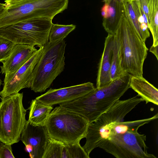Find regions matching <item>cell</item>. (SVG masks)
I'll list each match as a JSON object with an SVG mask.
<instances>
[{"label": "cell", "instance_id": "d6986e66", "mask_svg": "<svg viewBox=\"0 0 158 158\" xmlns=\"http://www.w3.org/2000/svg\"><path fill=\"white\" fill-rule=\"evenodd\" d=\"M151 23L150 29L153 38L152 46L158 45V0H147Z\"/></svg>", "mask_w": 158, "mask_h": 158}, {"label": "cell", "instance_id": "ba28073f", "mask_svg": "<svg viewBox=\"0 0 158 158\" xmlns=\"http://www.w3.org/2000/svg\"><path fill=\"white\" fill-rule=\"evenodd\" d=\"M52 19L35 18L0 27V37L15 44L43 47L48 42Z\"/></svg>", "mask_w": 158, "mask_h": 158}, {"label": "cell", "instance_id": "8fae6325", "mask_svg": "<svg viewBox=\"0 0 158 158\" xmlns=\"http://www.w3.org/2000/svg\"><path fill=\"white\" fill-rule=\"evenodd\" d=\"M95 88L93 83L88 82L57 89L51 88L35 99L47 105H60L86 95L94 91Z\"/></svg>", "mask_w": 158, "mask_h": 158}, {"label": "cell", "instance_id": "30bf717a", "mask_svg": "<svg viewBox=\"0 0 158 158\" xmlns=\"http://www.w3.org/2000/svg\"><path fill=\"white\" fill-rule=\"evenodd\" d=\"M43 48H40L37 49L16 72L5 74L3 89L0 92L1 98L17 93L23 88H30L33 72L41 55Z\"/></svg>", "mask_w": 158, "mask_h": 158}, {"label": "cell", "instance_id": "5b68a950", "mask_svg": "<svg viewBox=\"0 0 158 158\" xmlns=\"http://www.w3.org/2000/svg\"><path fill=\"white\" fill-rule=\"evenodd\" d=\"M66 44L64 40L48 42L33 70L31 88L35 93L44 92L63 71Z\"/></svg>", "mask_w": 158, "mask_h": 158}, {"label": "cell", "instance_id": "d4e9b609", "mask_svg": "<svg viewBox=\"0 0 158 158\" xmlns=\"http://www.w3.org/2000/svg\"><path fill=\"white\" fill-rule=\"evenodd\" d=\"M11 145L0 142V158H15Z\"/></svg>", "mask_w": 158, "mask_h": 158}, {"label": "cell", "instance_id": "484cf974", "mask_svg": "<svg viewBox=\"0 0 158 158\" xmlns=\"http://www.w3.org/2000/svg\"><path fill=\"white\" fill-rule=\"evenodd\" d=\"M149 51L152 53L156 56L157 60H158V45L155 46H152L150 47Z\"/></svg>", "mask_w": 158, "mask_h": 158}, {"label": "cell", "instance_id": "4fadbf2b", "mask_svg": "<svg viewBox=\"0 0 158 158\" xmlns=\"http://www.w3.org/2000/svg\"><path fill=\"white\" fill-rule=\"evenodd\" d=\"M37 50L34 46L16 44L14 47L10 56L2 62L0 66L2 74L15 73L23 66Z\"/></svg>", "mask_w": 158, "mask_h": 158}, {"label": "cell", "instance_id": "7a4b0ae2", "mask_svg": "<svg viewBox=\"0 0 158 158\" xmlns=\"http://www.w3.org/2000/svg\"><path fill=\"white\" fill-rule=\"evenodd\" d=\"M115 35L123 71L131 76H143V65L148 49L145 42L137 33L124 9Z\"/></svg>", "mask_w": 158, "mask_h": 158}, {"label": "cell", "instance_id": "2e32d148", "mask_svg": "<svg viewBox=\"0 0 158 158\" xmlns=\"http://www.w3.org/2000/svg\"><path fill=\"white\" fill-rule=\"evenodd\" d=\"M131 88L146 104H158V90L143 76H131L129 84Z\"/></svg>", "mask_w": 158, "mask_h": 158}, {"label": "cell", "instance_id": "4316f807", "mask_svg": "<svg viewBox=\"0 0 158 158\" xmlns=\"http://www.w3.org/2000/svg\"><path fill=\"white\" fill-rule=\"evenodd\" d=\"M26 0H6L4 1L5 4L10 6L17 4Z\"/></svg>", "mask_w": 158, "mask_h": 158}, {"label": "cell", "instance_id": "277c9868", "mask_svg": "<svg viewBox=\"0 0 158 158\" xmlns=\"http://www.w3.org/2000/svg\"><path fill=\"white\" fill-rule=\"evenodd\" d=\"M69 0H26L7 6L0 3V27L39 18L53 19L67 8Z\"/></svg>", "mask_w": 158, "mask_h": 158}, {"label": "cell", "instance_id": "ffe728a7", "mask_svg": "<svg viewBox=\"0 0 158 158\" xmlns=\"http://www.w3.org/2000/svg\"><path fill=\"white\" fill-rule=\"evenodd\" d=\"M76 28L73 24L60 25L52 23L49 34L48 42L54 43L64 40Z\"/></svg>", "mask_w": 158, "mask_h": 158}, {"label": "cell", "instance_id": "8992f818", "mask_svg": "<svg viewBox=\"0 0 158 158\" xmlns=\"http://www.w3.org/2000/svg\"><path fill=\"white\" fill-rule=\"evenodd\" d=\"M89 123L81 115L59 106L51 112L45 127L49 137L68 144L85 138Z\"/></svg>", "mask_w": 158, "mask_h": 158}, {"label": "cell", "instance_id": "3957f363", "mask_svg": "<svg viewBox=\"0 0 158 158\" xmlns=\"http://www.w3.org/2000/svg\"><path fill=\"white\" fill-rule=\"evenodd\" d=\"M137 95L127 99L118 100L94 122L89 123L82 147L89 156L95 148H99L109 137L110 130L118 123L123 121L125 116L142 102Z\"/></svg>", "mask_w": 158, "mask_h": 158}, {"label": "cell", "instance_id": "44dd1931", "mask_svg": "<svg viewBox=\"0 0 158 158\" xmlns=\"http://www.w3.org/2000/svg\"><path fill=\"white\" fill-rule=\"evenodd\" d=\"M114 35L110 73L112 81L119 78L126 73L123 71L121 68L119 56L118 44L115 34Z\"/></svg>", "mask_w": 158, "mask_h": 158}, {"label": "cell", "instance_id": "6da1fadb", "mask_svg": "<svg viewBox=\"0 0 158 158\" xmlns=\"http://www.w3.org/2000/svg\"><path fill=\"white\" fill-rule=\"evenodd\" d=\"M131 76L126 73L108 85L82 97L59 106L92 123L120 99L129 88Z\"/></svg>", "mask_w": 158, "mask_h": 158}, {"label": "cell", "instance_id": "5bb4252c", "mask_svg": "<svg viewBox=\"0 0 158 158\" xmlns=\"http://www.w3.org/2000/svg\"><path fill=\"white\" fill-rule=\"evenodd\" d=\"M104 3L101 9L102 24L108 34L114 35L124 12L122 0H102Z\"/></svg>", "mask_w": 158, "mask_h": 158}, {"label": "cell", "instance_id": "9a60e30c", "mask_svg": "<svg viewBox=\"0 0 158 158\" xmlns=\"http://www.w3.org/2000/svg\"><path fill=\"white\" fill-rule=\"evenodd\" d=\"M114 36V35L108 34L105 38L104 48L98 67L96 79L97 88L107 85L112 81L110 73Z\"/></svg>", "mask_w": 158, "mask_h": 158}, {"label": "cell", "instance_id": "7c38bea8", "mask_svg": "<svg viewBox=\"0 0 158 158\" xmlns=\"http://www.w3.org/2000/svg\"><path fill=\"white\" fill-rule=\"evenodd\" d=\"M49 137L45 127L34 126L27 120L20 140L31 158H42Z\"/></svg>", "mask_w": 158, "mask_h": 158}, {"label": "cell", "instance_id": "e0dca14e", "mask_svg": "<svg viewBox=\"0 0 158 158\" xmlns=\"http://www.w3.org/2000/svg\"><path fill=\"white\" fill-rule=\"evenodd\" d=\"M53 109L52 106L43 104L35 98L32 100L28 108V121L33 126L45 127Z\"/></svg>", "mask_w": 158, "mask_h": 158}, {"label": "cell", "instance_id": "9c48e42d", "mask_svg": "<svg viewBox=\"0 0 158 158\" xmlns=\"http://www.w3.org/2000/svg\"><path fill=\"white\" fill-rule=\"evenodd\" d=\"M146 136L138 132L114 135L99 148L116 158H156L148 152Z\"/></svg>", "mask_w": 158, "mask_h": 158}, {"label": "cell", "instance_id": "ac0fdd59", "mask_svg": "<svg viewBox=\"0 0 158 158\" xmlns=\"http://www.w3.org/2000/svg\"><path fill=\"white\" fill-rule=\"evenodd\" d=\"M157 113L151 117L132 121H123L118 123L110 130L108 139L112 136L127 132H138L139 128L158 118Z\"/></svg>", "mask_w": 158, "mask_h": 158}, {"label": "cell", "instance_id": "603a6c76", "mask_svg": "<svg viewBox=\"0 0 158 158\" xmlns=\"http://www.w3.org/2000/svg\"><path fill=\"white\" fill-rule=\"evenodd\" d=\"M80 142L65 144L61 158H89Z\"/></svg>", "mask_w": 158, "mask_h": 158}, {"label": "cell", "instance_id": "83f0119b", "mask_svg": "<svg viewBox=\"0 0 158 158\" xmlns=\"http://www.w3.org/2000/svg\"><path fill=\"white\" fill-rule=\"evenodd\" d=\"M2 81L0 79V87H1V85H2Z\"/></svg>", "mask_w": 158, "mask_h": 158}, {"label": "cell", "instance_id": "52a82bcc", "mask_svg": "<svg viewBox=\"0 0 158 158\" xmlns=\"http://www.w3.org/2000/svg\"><path fill=\"white\" fill-rule=\"evenodd\" d=\"M23 93L2 98L0 102V142L12 145L20 140L27 120Z\"/></svg>", "mask_w": 158, "mask_h": 158}, {"label": "cell", "instance_id": "cb8c5ba5", "mask_svg": "<svg viewBox=\"0 0 158 158\" xmlns=\"http://www.w3.org/2000/svg\"><path fill=\"white\" fill-rule=\"evenodd\" d=\"M15 45L11 41L0 37V62L10 56Z\"/></svg>", "mask_w": 158, "mask_h": 158}, {"label": "cell", "instance_id": "7402d4cb", "mask_svg": "<svg viewBox=\"0 0 158 158\" xmlns=\"http://www.w3.org/2000/svg\"><path fill=\"white\" fill-rule=\"evenodd\" d=\"M65 145L62 141L49 137L42 158H61Z\"/></svg>", "mask_w": 158, "mask_h": 158}]
</instances>
